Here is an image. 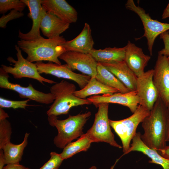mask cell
<instances>
[{"instance_id":"cell-1","label":"cell","mask_w":169,"mask_h":169,"mask_svg":"<svg viewBox=\"0 0 169 169\" xmlns=\"http://www.w3.org/2000/svg\"><path fill=\"white\" fill-rule=\"evenodd\" d=\"M167 108L159 97L150 114L141 122L144 131L141 136L142 141L147 146L157 151L166 146Z\"/></svg>"},{"instance_id":"cell-2","label":"cell","mask_w":169,"mask_h":169,"mask_svg":"<svg viewBox=\"0 0 169 169\" xmlns=\"http://www.w3.org/2000/svg\"><path fill=\"white\" fill-rule=\"evenodd\" d=\"M66 41L63 36H60L48 39L42 37L32 40L20 39L17 44L27 54L26 59L31 62L47 61L61 65L59 58L66 51L62 46Z\"/></svg>"},{"instance_id":"cell-3","label":"cell","mask_w":169,"mask_h":169,"mask_svg":"<svg viewBox=\"0 0 169 169\" xmlns=\"http://www.w3.org/2000/svg\"><path fill=\"white\" fill-rule=\"evenodd\" d=\"M91 115V112L88 111L75 115H69L67 118L63 120H58L56 116H48L49 124L56 127L58 131L57 135L53 140L56 146L64 149L73 140L84 134L83 127Z\"/></svg>"},{"instance_id":"cell-4","label":"cell","mask_w":169,"mask_h":169,"mask_svg":"<svg viewBox=\"0 0 169 169\" xmlns=\"http://www.w3.org/2000/svg\"><path fill=\"white\" fill-rule=\"evenodd\" d=\"M75 91L74 84L64 80L52 86L50 93L54 96L55 100L47 111L48 116L67 114L73 107L92 104L87 99H80L75 96L74 93Z\"/></svg>"},{"instance_id":"cell-5","label":"cell","mask_w":169,"mask_h":169,"mask_svg":"<svg viewBox=\"0 0 169 169\" xmlns=\"http://www.w3.org/2000/svg\"><path fill=\"white\" fill-rule=\"evenodd\" d=\"M150 111L139 105L136 110L129 117L120 120L109 119L110 125L120 138L123 155L129 150L130 143L136 135L139 124L150 114Z\"/></svg>"},{"instance_id":"cell-6","label":"cell","mask_w":169,"mask_h":169,"mask_svg":"<svg viewBox=\"0 0 169 169\" xmlns=\"http://www.w3.org/2000/svg\"><path fill=\"white\" fill-rule=\"evenodd\" d=\"M109 104H98L97 112L95 115L94 122L92 127L86 133L92 142H105L119 148L122 146L115 141L112 132L108 117Z\"/></svg>"},{"instance_id":"cell-7","label":"cell","mask_w":169,"mask_h":169,"mask_svg":"<svg viewBox=\"0 0 169 169\" xmlns=\"http://www.w3.org/2000/svg\"><path fill=\"white\" fill-rule=\"evenodd\" d=\"M125 7L127 9L136 13L142 23L144 33L142 37L146 38L148 49L151 56L153 55V48L156 37L169 30V23H163L152 19L143 8L136 6L133 0H128Z\"/></svg>"},{"instance_id":"cell-8","label":"cell","mask_w":169,"mask_h":169,"mask_svg":"<svg viewBox=\"0 0 169 169\" xmlns=\"http://www.w3.org/2000/svg\"><path fill=\"white\" fill-rule=\"evenodd\" d=\"M17 51V60H15L11 57H8L7 60L13 63V67L4 64L1 65L5 71L12 74L16 79H20L27 77L36 79L44 84V82L52 84L56 83L54 81L46 79L42 76L39 73L36 64L28 61L23 56L21 50L18 45L15 46Z\"/></svg>"},{"instance_id":"cell-9","label":"cell","mask_w":169,"mask_h":169,"mask_svg":"<svg viewBox=\"0 0 169 169\" xmlns=\"http://www.w3.org/2000/svg\"><path fill=\"white\" fill-rule=\"evenodd\" d=\"M8 73L1 67L0 69V87L18 92L20 98H27L40 103L49 104L54 102L55 97L51 93H44L35 90L30 84L27 87L10 82L8 80Z\"/></svg>"},{"instance_id":"cell-10","label":"cell","mask_w":169,"mask_h":169,"mask_svg":"<svg viewBox=\"0 0 169 169\" xmlns=\"http://www.w3.org/2000/svg\"><path fill=\"white\" fill-rule=\"evenodd\" d=\"M35 64L40 74H50L58 78L72 80L78 84L81 89L87 84L91 79L88 75L73 72L66 64L59 65L50 62L45 63L42 61L37 62Z\"/></svg>"},{"instance_id":"cell-11","label":"cell","mask_w":169,"mask_h":169,"mask_svg":"<svg viewBox=\"0 0 169 169\" xmlns=\"http://www.w3.org/2000/svg\"><path fill=\"white\" fill-rule=\"evenodd\" d=\"M153 69H150L137 77L136 91L139 105L150 111L159 97L153 81Z\"/></svg>"},{"instance_id":"cell-12","label":"cell","mask_w":169,"mask_h":169,"mask_svg":"<svg viewBox=\"0 0 169 169\" xmlns=\"http://www.w3.org/2000/svg\"><path fill=\"white\" fill-rule=\"evenodd\" d=\"M72 70H77L91 77L97 74V62L89 54L66 51L59 57Z\"/></svg>"},{"instance_id":"cell-13","label":"cell","mask_w":169,"mask_h":169,"mask_svg":"<svg viewBox=\"0 0 169 169\" xmlns=\"http://www.w3.org/2000/svg\"><path fill=\"white\" fill-rule=\"evenodd\" d=\"M153 81L159 97L169 106V59L166 56L158 55L154 67Z\"/></svg>"},{"instance_id":"cell-14","label":"cell","mask_w":169,"mask_h":169,"mask_svg":"<svg viewBox=\"0 0 169 169\" xmlns=\"http://www.w3.org/2000/svg\"><path fill=\"white\" fill-rule=\"evenodd\" d=\"M96 107L100 103H115L128 107L133 113L140 104V100L136 91L125 93L120 92L110 95H95L87 99Z\"/></svg>"},{"instance_id":"cell-15","label":"cell","mask_w":169,"mask_h":169,"mask_svg":"<svg viewBox=\"0 0 169 169\" xmlns=\"http://www.w3.org/2000/svg\"><path fill=\"white\" fill-rule=\"evenodd\" d=\"M21 0L28 8V16L32 20V25L30 30L27 33H23L19 30L18 37L20 39L25 40L38 39L42 37L40 32L43 10L41 0Z\"/></svg>"},{"instance_id":"cell-16","label":"cell","mask_w":169,"mask_h":169,"mask_svg":"<svg viewBox=\"0 0 169 169\" xmlns=\"http://www.w3.org/2000/svg\"><path fill=\"white\" fill-rule=\"evenodd\" d=\"M124 61L138 77L144 73V69L150 60V56L145 54L142 49L128 41L125 46Z\"/></svg>"},{"instance_id":"cell-17","label":"cell","mask_w":169,"mask_h":169,"mask_svg":"<svg viewBox=\"0 0 169 169\" xmlns=\"http://www.w3.org/2000/svg\"><path fill=\"white\" fill-rule=\"evenodd\" d=\"M46 11L69 23H75L78 19L75 9L65 0H41Z\"/></svg>"},{"instance_id":"cell-18","label":"cell","mask_w":169,"mask_h":169,"mask_svg":"<svg viewBox=\"0 0 169 169\" xmlns=\"http://www.w3.org/2000/svg\"><path fill=\"white\" fill-rule=\"evenodd\" d=\"M94 44L90 27L85 23L82 30L76 37L71 40L66 41L62 46L66 51L89 54L93 49Z\"/></svg>"},{"instance_id":"cell-19","label":"cell","mask_w":169,"mask_h":169,"mask_svg":"<svg viewBox=\"0 0 169 169\" xmlns=\"http://www.w3.org/2000/svg\"><path fill=\"white\" fill-rule=\"evenodd\" d=\"M69 25L70 23L47 12L43 8L40 29L43 35L48 38L60 36L69 28Z\"/></svg>"},{"instance_id":"cell-20","label":"cell","mask_w":169,"mask_h":169,"mask_svg":"<svg viewBox=\"0 0 169 169\" xmlns=\"http://www.w3.org/2000/svg\"><path fill=\"white\" fill-rule=\"evenodd\" d=\"M100 63L112 73L130 91L136 90L137 77L124 60L111 63Z\"/></svg>"},{"instance_id":"cell-21","label":"cell","mask_w":169,"mask_h":169,"mask_svg":"<svg viewBox=\"0 0 169 169\" xmlns=\"http://www.w3.org/2000/svg\"><path fill=\"white\" fill-rule=\"evenodd\" d=\"M141 135L140 132H136L132 140L129 150L123 155L132 151L141 152L151 159L149 163L160 165L163 169H169V159L163 157L157 150L146 146L141 138Z\"/></svg>"},{"instance_id":"cell-22","label":"cell","mask_w":169,"mask_h":169,"mask_svg":"<svg viewBox=\"0 0 169 169\" xmlns=\"http://www.w3.org/2000/svg\"><path fill=\"white\" fill-rule=\"evenodd\" d=\"M125 46L121 48H106L103 49H93L90 53L95 59L100 63H111L124 60Z\"/></svg>"},{"instance_id":"cell-23","label":"cell","mask_w":169,"mask_h":169,"mask_svg":"<svg viewBox=\"0 0 169 169\" xmlns=\"http://www.w3.org/2000/svg\"><path fill=\"white\" fill-rule=\"evenodd\" d=\"M120 92L117 89L108 86L96 79L95 77H91L87 84L83 89L76 90L74 95L82 99L93 95H110Z\"/></svg>"},{"instance_id":"cell-24","label":"cell","mask_w":169,"mask_h":169,"mask_svg":"<svg viewBox=\"0 0 169 169\" xmlns=\"http://www.w3.org/2000/svg\"><path fill=\"white\" fill-rule=\"evenodd\" d=\"M95 78L103 84L125 93L130 91L112 73L100 62L98 63Z\"/></svg>"},{"instance_id":"cell-25","label":"cell","mask_w":169,"mask_h":169,"mask_svg":"<svg viewBox=\"0 0 169 169\" xmlns=\"http://www.w3.org/2000/svg\"><path fill=\"white\" fill-rule=\"evenodd\" d=\"M29 133L26 132L23 141L18 145L9 142L2 148L6 164L19 162L22 160L23 151L28 144V139Z\"/></svg>"},{"instance_id":"cell-26","label":"cell","mask_w":169,"mask_h":169,"mask_svg":"<svg viewBox=\"0 0 169 169\" xmlns=\"http://www.w3.org/2000/svg\"><path fill=\"white\" fill-rule=\"evenodd\" d=\"M92 141L86 133L83 134L78 139L67 145L60 153L64 160L69 158L82 151H86L90 147Z\"/></svg>"},{"instance_id":"cell-27","label":"cell","mask_w":169,"mask_h":169,"mask_svg":"<svg viewBox=\"0 0 169 169\" xmlns=\"http://www.w3.org/2000/svg\"><path fill=\"white\" fill-rule=\"evenodd\" d=\"M26 6L21 0H0V13L4 14L8 11L13 9L22 12Z\"/></svg>"},{"instance_id":"cell-28","label":"cell","mask_w":169,"mask_h":169,"mask_svg":"<svg viewBox=\"0 0 169 169\" xmlns=\"http://www.w3.org/2000/svg\"><path fill=\"white\" fill-rule=\"evenodd\" d=\"M12 133L10 123L7 119L0 120V149L10 142Z\"/></svg>"},{"instance_id":"cell-29","label":"cell","mask_w":169,"mask_h":169,"mask_svg":"<svg viewBox=\"0 0 169 169\" xmlns=\"http://www.w3.org/2000/svg\"><path fill=\"white\" fill-rule=\"evenodd\" d=\"M50 158L43 166L39 169H58L63 161L60 154L54 152H51Z\"/></svg>"},{"instance_id":"cell-30","label":"cell","mask_w":169,"mask_h":169,"mask_svg":"<svg viewBox=\"0 0 169 169\" xmlns=\"http://www.w3.org/2000/svg\"><path fill=\"white\" fill-rule=\"evenodd\" d=\"M31 100L29 99L24 100L15 101L8 100L2 97H0V108H13L16 109L18 108L25 109L28 105L27 103Z\"/></svg>"},{"instance_id":"cell-31","label":"cell","mask_w":169,"mask_h":169,"mask_svg":"<svg viewBox=\"0 0 169 169\" xmlns=\"http://www.w3.org/2000/svg\"><path fill=\"white\" fill-rule=\"evenodd\" d=\"M24 14L17 10L13 9L7 14H3L0 18V27L3 28L6 27L7 24L9 21L23 17Z\"/></svg>"},{"instance_id":"cell-32","label":"cell","mask_w":169,"mask_h":169,"mask_svg":"<svg viewBox=\"0 0 169 169\" xmlns=\"http://www.w3.org/2000/svg\"><path fill=\"white\" fill-rule=\"evenodd\" d=\"M160 38L161 39L164 44V48L158 51V55L169 56V31L160 34Z\"/></svg>"},{"instance_id":"cell-33","label":"cell","mask_w":169,"mask_h":169,"mask_svg":"<svg viewBox=\"0 0 169 169\" xmlns=\"http://www.w3.org/2000/svg\"><path fill=\"white\" fill-rule=\"evenodd\" d=\"M3 169H30L22 165H20L19 162L13 164H7Z\"/></svg>"},{"instance_id":"cell-34","label":"cell","mask_w":169,"mask_h":169,"mask_svg":"<svg viewBox=\"0 0 169 169\" xmlns=\"http://www.w3.org/2000/svg\"><path fill=\"white\" fill-rule=\"evenodd\" d=\"M157 151L163 157L169 159V145L166 146L163 149Z\"/></svg>"},{"instance_id":"cell-35","label":"cell","mask_w":169,"mask_h":169,"mask_svg":"<svg viewBox=\"0 0 169 169\" xmlns=\"http://www.w3.org/2000/svg\"><path fill=\"white\" fill-rule=\"evenodd\" d=\"M6 164L3 151L0 149V169H3Z\"/></svg>"},{"instance_id":"cell-36","label":"cell","mask_w":169,"mask_h":169,"mask_svg":"<svg viewBox=\"0 0 169 169\" xmlns=\"http://www.w3.org/2000/svg\"><path fill=\"white\" fill-rule=\"evenodd\" d=\"M166 141H169V106L167 107V111Z\"/></svg>"},{"instance_id":"cell-37","label":"cell","mask_w":169,"mask_h":169,"mask_svg":"<svg viewBox=\"0 0 169 169\" xmlns=\"http://www.w3.org/2000/svg\"><path fill=\"white\" fill-rule=\"evenodd\" d=\"M168 18H169V2L164 9L162 15V19H165Z\"/></svg>"},{"instance_id":"cell-38","label":"cell","mask_w":169,"mask_h":169,"mask_svg":"<svg viewBox=\"0 0 169 169\" xmlns=\"http://www.w3.org/2000/svg\"><path fill=\"white\" fill-rule=\"evenodd\" d=\"M9 117L7 113L2 108H0V120L6 119Z\"/></svg>"},{"instance_id":"cell-39","label":"cell","mask_w":169,"mask_h":169,"mask_svg":"<svg viewBox=\"0 0 169 169\" xmlns=\"http://www.w3.org/2000/svg\"><path fill=\"white\" fill-rule=\"evenodd\" d=\"M87 169H97V167L95 166H92L90 168Z\"/></svg>"},{"instance_id":"cell-40","label":"cell","mask_w":169,"mask_h":169,"mask_svg":"<svg viewBox=\"0 0 169 169\" xmlns=\"http://www.w3.org/2000/svg\"><path fill=\"white\" fill-rule=\"evenodd\" d=\"M115 165H114L113 166H112V167H111V168H110V169H113L114 166Z\"/></svg>"},{"instance_id":"cell-41","label":"cell","mask_w":169,"mask_h":169,"mask_svg":"<svg viewBox=\"0 0 169 169\" xmlns=\"http://www.w3.org/2000/svg\"><path fill=\"white\" fill-rule=\"evenodd\" d=\"M167 58H168V59H169V56L167 57Z\"/></svg>"}]
</instances>
